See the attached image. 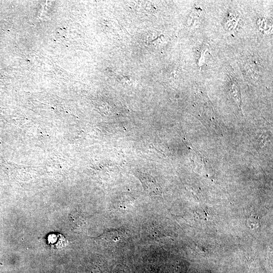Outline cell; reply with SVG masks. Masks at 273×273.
<instances>
[{
  "label": "cell",
  "instance_id": "6da1fadb",
  "mask_svg": "<svg viewBox=\"0 0 273 273\" xmlns=\"http://www.w3.org/2000/svg\"><path fill=\"white\" fill-rule=\"evenodd\" d=\"M134 174L141 182L146 194L153 198H156L160 195L158 184L153 176L138 171L135 172Z\"/></svg>",
  "mask_w": 273,
  "mask_h": 273
},
{
  "label": "cell",
  "instance_id": "7a4b0ae2",
  "mask_svg": "<svg viewBox=\"0 0 273 273\" xmlns=\"http://www.w3.org/2000/svg\"><path fill=\"white\" fill-rule=\"evenodd\" d=\"M48 238L49 244L54 248H61L67 244V240L60 234H51Z\"/></svg>",
  "mask_w": 273,
  "mask_h": 273
}]
</instances>
